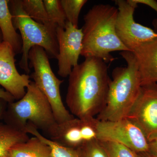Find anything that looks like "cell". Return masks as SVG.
Instances as JSON below:
<instances>
[{"mask_svg":"<svg viewBox=\"0 0 157 157\" xmlns=\"http://www.w3.org/2000/svg\"><path fill=\"white\" fill-rule=\"evenodd\" d=\"M69 77L66 102L70 113L79 118L96 117L105 105L111 80L107 63L86 58Z\"/></svg>","mask_w":157,"mask_h":157,"instance_id":"6da1fadb","label":"cell"},{"mask_svg":"<svg viewBox=\"0 0 157 157\" xmlns=\"http://www.w3.org/2000/svg\"><path fill=\"white\" fill-rule=\"evenodd\" d=\"M117 13L115 6L99 4L84 15L82 56L101 59L107 63L114 59L111 52L129 51L116 32Z\"/></svg>","mask_w":157,"mask_h":157,"instance_id":"7a4b0ae2","label":"cell"},{"mask_svg":"<svg viewBox=\"0 0 157 157\" xmlns=\"http://www.w3.org/2000/svg\"><path fill=\"white\" fill-rule=\"evenodd\" d=\"M120 54L126 62L127 66L113 70L106 103L96 117L100 121L126 117L140 92L141 80L135 55L129 51L121 52Z\"/></svg>","mask_w":157,"mask_h":157,"instance_id":"3957f363","label":"cell"},{"mask_svg":"<svg viewBox=\"0 0 157 157\" xmlns=\"http://www.w3.org/2000/svg\"><path fill=\"white\" fill-rule=\"evenodd\" d=\"M5 114L7 124L23 131L29 123L49 135L57 124L48 99L32 81L21 99L8 103Z\"/></svg>","mask_w":157,"mask_h":157,"instance_id":"277c9868","label":"cell"},{"mask_svg":"<svg viewBox=\"0 0 157 157\" xmlns=\"http://www.w3.org/2000/svg\"><path fill=\"white\" fill-rule=\"evenodd\" d=\"M10 11L15 29L20 32L22 40V56L19 62L21 68L30 73L29 53L35 46L43 48L48 57L57 59L59 46L56 31L34 21L24 11L21 0L9 1Z\"/></svg>","mask_w":157,"mask_h":157,"instance_id":"5b68a950","label":"cell"},{"mask_svg":"<svg viewBox=\"0 0 157 157\" xmlns=\"http://www.w3.org/2000/svg\"><path fill=\"white\" fill-rule=\"evenodd\" d=\"M29 59V68L34 70L30 78L48 99L57 123H62L75 117L62 101L60 88L63 80H60L55 75L45 50L40 46H34L30 51Z\"/></svg>","mask_w":157,"mask_h":157,"instance_id":"8992f818","label":"cell"},{"mask_svg":"<svg viewBox=\"0 0 157 157\" xmlns=\"http://www.w3.org/2000/svg\"><path fill=\"white\" fill-rule=\"evenodd\" d=\"M118 13L115 25L119 39L130 51L157 36L152 29L135 22L134 13L137 5L133 0H116Z\"/></svg>","mask_w":157,"mask_h":157,"instance_id":"52a82bcc","label":"cell"},{"mask_svg":"<svg viewBox=\"0 0 157 157\" xmlns=\"http://www.w3.org/2000/svg\"><path fill=\"white\" fill-rule=\"evenodd\" d=\"M98 135L100 141L120 144L136 153L148 152L149 141L146 135L128 118L116 121H99Z\"/></svg>","mask_w":157,"mask_h":157,"instance_id":"ba28073f","label":"cell"},{"mask_svg":"<svg viewBox=\"0 0 157 157\" xmlns=\"http://www.w3.org/2000/svg\"><path fill=\"white\" fill-rule=\"evenodd\" d=\"M98 121L96 117H74L57 123L49 135V139L66 147L78 149L87 142L98 139Z\"/></svg>","mask_w":157,"mask_h":157,"instance_id":"9c48e42d","label":"cell"},{"mask_svg":"<svg viewBox=\"0 0 157 157\" xmlns=\"http://www.w3.org/2000/svg\"><path fill=\"white\" fill-rule=\"evenodd\" d=\"M128 118L144 133L148 141L157 137V82L141 85Z\"/></svg>","mask_w":157,"mask_h":157,"instance_id":"30bf717a","label":"cell"},{"mask_svg":"<svg viewBox=\"0 0 157 157\" xmlns=\"http://www.w3.org/2000/svg\"><path fill=\"white\" fill-rule=\"evenodd\" d=\"M56 33L59 46L57 73L59 76L65 78L78 64L82 48V30L67 21L64 29H56Z\"/></svg>","mask_w":157,"mask_h":157,"instance_id":"8fae6325","label":"cell"},{"mask_svg":"<svg viewBox=\"0 0 157 157\" xmlns=\"http://www.w3.org/2000/svg\"><path fill=\"white\" fill-rule=\"evenodd\" d=\"M15 55L9 43L3 42L0 44V86L15 100H19L25 94L31 81L30 76L20 74L17 71Z\"/></svg>","mask_w":157,"mask_h":157,"instance_id":"7c38bea8","label":"cell"},{"mask_svg":"<svg viewBox=\"0 0 157 157\" xmlns=\"http://www.w3.org/2000/svg\"><path fill=\"white\" fill-rule=\"evenodd\" d=\"M132 52L138 64L141 85L157 82V36Z\"/></svg>","mask_w":157,"mask_h":157,"instance_id":"4fadbf2b","label":"cell"},{"mask_svg":"<svg viewBox=\"0 0 157 157\" xmlns=\"http://www.w3.org/2000/svg\"><path fill=\"white\" fill-rule=\"evenodd\" d=\"M9 2L8 0H0V29L3 42L9 43L15 54H18L22 52V40L14 28Z\"/></svg>","mask_w":157,"mask_h":157,"instance_id":"5bb4252c","label":"cell"},{"mask_svg":"<svg viewBox=\"0 0 157 157\" xmlns=\"http://www.w3.org/2000/svg\"><path fill=\"white\" fill-rule=\"evenodd\" d=\"M9 157H53L48 144L34 136L10 149Z\"/></svg>","mask_w":157,"mask_h":157,"instance_id":"9a60e30c","label":"cell"},{"mask_svg":"<svg viewBox=\"0 0 157 157\" xmlns=\"http://www.w3.org/2000/svg\"><path fill=\"white\" fill-rule=\"evenodd\" d=\"M29 138L28 134L9 124L0 123V157L9 156L10 149Z\"/></svg>","mask_w":157,"mask_h":157,"instance_id":"2e32d148","label":"cell"},{"mask_svg":"<svg viewBox=\"0 0 157 157\" xmlns=\"http://www.w3.org/2000/svg\"><path fill=\"white\" fill-rule=\"evenodd\" d=\"M24 132L33 135L48 144L51 149L53 157H81L77 150L66 147L59 144L44 137L32 124L28 123L25 128Z\"/></svg>","mask_w":157,"mask_h":157,"instance_id":"e0dca14e","label":"cell"},{"mask_svg":"<svg viewBox=\"0 0 157 157\" xmlns=\"http://www.w3.org/2000/svg\"><path fill=\"white\" fill-rule=\"evenodd\" d=\"M21 2L24 11L29 17L36 22L56 31L49 23L43 1L21 0Z\"/></svg>","mask_w":157,"mask_h":157,"instance_id":"ac0fdd59","label":"cell"},{"mask_svg":"<svg viewBox=\"0 0 157 157\" xmlns=\"http://www.w3.org/2000/svg\"><path fill=\"white\" fill-rule=\"evenodd\" d=\"M43 2L51 25L55 29L58 27L64 29L67 21L60 0H43Z\"/></svg>","mask_w":157,"mask_h":157,"instance_id":"d6986e66","label":"cell"},{"mask_svg":"<svg viewBox=\"0 0 157 157\" xmlns=\"http://www.w3.org/2000/svg\"><path fill=\"white\" fill-rule=\"evenodd\" d=\"M87 2L86 0H60L67 21L77 28L80 11Z\"/></svg>","mask_w":157,"mask_h":157,"instance_id":"ffe728a7","label":"cell"},{"mask_svg":"<svg viewBox=\"0 0 157 157\" xmlns=\"http://www.w3.org/2000/svg\"><path fill=\"white\" fill-rule=\"evenodd\" d=\"M76 150L81 157H109L103 144L98 139L87 142Z\"/></svg>","mask_w":157,"mask_h":157,"instance_id":"44dd1931","label":"cell"},{"mask_svg":"<svg viewBox=\"0 0 157 157\" xmlns=\"http://www.w3.org/2000/svg\"><path fill=\"white\" fill-rule=\"evenodd\" d=\"M101 142L109 157H138L137 154L135 151L120 144L111 141Z\"/></svg>","mask_w":157,"mask_h":157,"instance_id":"7402d4cb","label":"cell"},{"mask_svg":"<svg viewBox=\"0 0 157 157\" xmlns=\"http://www.w3.org/2000/svg\"><path fill=\"white\" fill-rule=\"evenodd\" d=\"M148 153L157 157V137L149 141Z\"/></svg>","mask_w":157,"mask_h":157,"instance_id":"603a6c76","label":"cell"},{"mask_svg":"<svg viewBox=\"0 0 157 157\" xmlns=\"http://www.w3.org/2000/svg\"><path fill=\"white\" fill-rule=\"evenodd\" d=\"M0 98L6 101L8 103L14 102L15 99L11 94L6 91L0 86Z\"/></svg>","mask_w":157,"mask_h":157,"instance_id":"cb8c5ba5","label":"cell"},{"mask_svg":"<svg viewBox=\"0 0 157 157\" xmlns=\"http://www.w3.org/2000/svg\"><path fill=\"white\" fill-rule=\"evenodd\" d=\"M137 5L142 4L146 5L154 10L157 13V2L155 0H133Z\"/></svg>","mask_w":157,"mask_h":157,"instance_id":"d4e9b609","label":"cell"},{"mask_svg":"<svg viewBox=\"0 0 157 157\" xmlns=\"http://www.w3.org/2000/svg\"><path fill=\"white\" fill-rule=\"evenodd\" d=\"M8 102L0 98V117L6 112V104Z\"/></svg>","mask_w":157,"mask_h":157,"instance_id":"484cf974","label":"cell"},{"mask_svg":"<svg viewBox=\"0 0 157 157\" xmlns=\"http://www.w3.org/2000/svg\"><path fill=\"white\" fill-rule=\"evenodd\" d=\"M138 157H154L150 154L148 152L137 153Z\"/></svg>","mask_w":157,"mask_h":157,"instance_id":"4316f807","label":"cell"},{"mask_svg":"<svg viewBox=\"0 0 157 157\" xmlns=\"http://www.w3.org/2000/svg\"><path fill=\"white\" fill-rule=\"evenodd\" d=\"M3 42V38L2 34V31L0 29V44Z\"/></svg>","mask_w":157,"mask_h":157,"instance_id":"83f0119b","label":"cell"},{"mask_svg":"<svg viewBox=\"0 0 157 157\" xmlns=\"http://www.w3.org/2000/svg\"><path fill=\"white\" fill-rule=\"evenodd\" d=\"M5 157H9V156Z\"/></svg>","mask_w":157,"mask_h":157,"instance_id":"f1b7e54d","label":"cell"}]
</instances>
